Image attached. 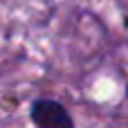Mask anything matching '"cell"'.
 <instances>
[{
    "instance_id": "obj_1",
    "label": "cell",
    "mask_w": 128,
    "mask_h": 128,
    "mask_svg": "<svg viewBox=\"0 0 128 128\" xmlns=\"http://www.w3.org/2000/svg\"><path fill=\"white\" fill-rule=\"evenodd\" d=\"M32 119L38 128H74L65 108L50 99L36 101L32 106Z\"/></svg>"
}]
</instances>
